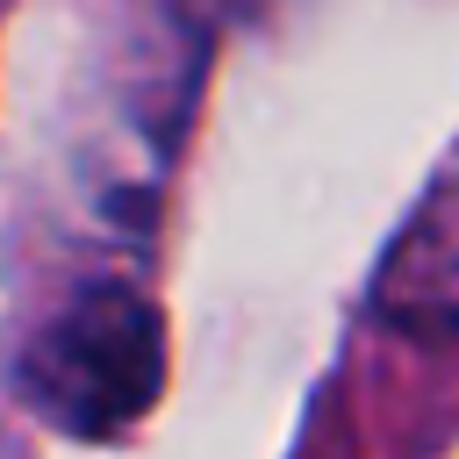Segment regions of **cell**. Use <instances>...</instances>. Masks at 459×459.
<instances>
[{
    "label": "cell",
    "mask_w": 459,
    "mask_h": 459,
    "mask_svg": "<svg viewBox=\"0 0 459 459\" xmlns=\"http://www.w3.org/2000/svg\"><path fill=\"white\" fill-rule=\"evenodd\" d=\"M22 402L65 437H122L165 387V316L136 280H79L14 359Z\"/></svg>",
    "instance_id": "6da1fadb"
},
{
    "label": "cell",
    "mask_w": 459,
    "mask_h": 459,
    "mask_svg": "<svg viewBox=\"0 0 459 459\" xmlns=\"http://www.w3.org/2000/svg\"><path fill=\"white\" fill-rule=\"evenodd\" d=\"M373 316L423 344L459 337V172H445L394 230L387 258L373 265Z\"/></svg>",
    "instance_id": "7a4b0ae2"
}]
</instances>
